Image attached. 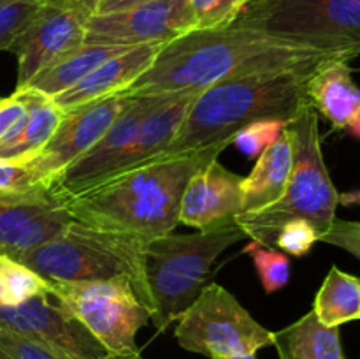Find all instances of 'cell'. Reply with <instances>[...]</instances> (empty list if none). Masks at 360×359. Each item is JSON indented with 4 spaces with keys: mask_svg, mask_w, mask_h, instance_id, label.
<instances>
[{
    "mask_svg": "<svg viewBox=\"0 0 360 359\" xmlns=\"http://www.w3.org/2000/svg\"><path fill=\"white\" fill-rule=\"evenodd\" d=\"M330 58L319 49L273 37L266 32L232 25L217 30H192L164 44L150 69L123 94H199L229 80L271 70L320 65Z\"/></svg>",
    "mask_w": 360,
    "mask_h": 359,
    "instance_id": "obj_1",
    "label": "cell"
},
{
    "mask_svg": "<svg viewBox=\"0 0 360 359\" xmlns=\"http://www.w3.org/2000/svg\"><path fill=\"white\" fill-rule=\"evenodd\" d=\"M231 143L148 162L65 201L74 220L90 227L151 241L179 225L183 192L190 178L220 157Z\"/></svg>",
    "mask_w": 360,
    "mask_h": 359,
    "instance_id": "obj_2",
    "label": "cell"
},
{
    "mask_svg": "<svg viewBox=\"0 0 360 359\" xmlns=\"http://www.w3.org/2000/svg\"><path fill=\"white\" fill-rule=\"evenodd\" d=\"M320 65L253 74L200 92L174 139L155 160L232 143L238 130L259 120L290 123L306 106H311L308 81Z\"/></svg>",
    "mask_w": 360,
    "mask_h": 359,
    "instance_id": "obj_3",
    "label": "cell"
},
{
    "mask_svg": "<svg viewBox=\"0 0 360 359\" xmlns=\"http://www.w3.org/2000/svg\"><path fill=\"white\" fill-rule=\"evenodd\" d=\"M288 129L294 137V168L283 196L264 210L239 213L234 218L246 238L271 248L281 225L294 218L309 222L323 236L336 220L340 204V192L323 160L316 109L306 106L288 123Z\"/></svg>",
    "mask_w": 360,
    "mask_h": 359,
    "instance_id": "obj_4",
    "label": "cell"
},
{
    "mask_svg": "<svg viewBox=\"0 0 360 359\" xmlns=\"http://www.w3.org/2000/svg\"><path fill=\"white\" fill-rule=\"evenodd\" d=\"M148 241L90 227L72 220L51 241L16 257L44 280L86 282L125 278L151 313V294L144 271Z\"/></svg>",
    "mask_w": 360,
    "mask_h": 359,
    "instance_id": "obj_5",
    "label": "cell"
},
{
    "mask_svg": "<svg viewBox=\"0 0 360 359\" xmlns=\"http://www.w3.org/2000/svg\"><path fill=\"white\" fill-rule=\"evenodd\" d=\"M234 222L193 234H165L144 246V271L151 294V322L167 329L210 284L211 267L224 250L245 239Z\"/></svg>",
    "mask_w": 360,
    "mask_h": 359,
    "instance_id": "obj_6",
    "label": "cell"
},
{
    "mask_svg": "<svg viewBox=\"0 0 360 359\" xmlns=\"http://www.w3.org/2000/svg\"><path fill=\"white\" fill-rule=\"evenodd\" d=\"M234 25L348 60L360 55V0H252Z\"/></svg>",
    "mask_w": 360,
    "mask_h": 359,
    "instance_id": "obj_7",
    "label": "cell"
},
{
    "mask_svg": "<svg viewBox=\"0 0 360 359\" xmlns=\"http://www.w3.org/2000/svg\"><path fill=\"white\" fill-rule=\"evenodd\" d=\"M176 340L185 351L227 359L273 345V331L257 322L232 292L207 284L178 319Z\"/></svg>",
    "mask_w": 360,
    "mask_h": 359,
    "instance_id": "obj_8",
    "label": "cell"
},
{
    "mask_svg": "<svg viewBox=\"0 0 360 359\" xmlns=\"http://www.w3.org/2000/svg\"><path fill=\"white\" fill-rule=\"evenodd\" d=\"M48 285L49 296L81 320L109 352L139 351L136 336L151 322V313L129 280H51Z\"/></svg>",
    "mask_w": 360,
    "mask_h": 359,
    "instance_id": "obj_9",
    "label": "cell"
},
{
    "mask_svg": "<svg viewBox=\"0 0 360 359\" xmlns=\"http://www.w3.org/2000/svg\"><path fill=\"white\" fill-rule=\"evenodd\" d=\"M195 28L190 0H153L112 13H91L84 23V42L167 44Z\"/></svg>",
    "mask_w": 360,
    "mask_h": 359,
    "instance_id": "obj_10",
    "label": "cell"
},
{
    "mask_svg": "<svg viewBox=\"0 0 360 359\" xmlns=\"http://www.w3.org/2000/svg\"><path fill=\"white\" fill-rule=\"evenodd\" d=\"M160 99L162 95L130 97L129 104L120 113L115 123L105 130L104 136L46 185L49 192L62 201H67L112 178L144 116L158 104Z\"/></svg>",
    "mask_w": 360,
    "mask_h": 359,
    "instance_id": "obj_11",
    "label": "cell"
},
{
    "mask_svg": "<svg viewBox=\"0 0 360 359\" xmlns=\"http://www.w3.org/2000/svg\"><path fill=\"white\" fill-rule=\"evenodd\" d=\"M129 101L130 95L116 94L65 111L62 123L46 146L34 158L23 162L30 169L35 183L46 187L56 175L86 153L115 123Z\"/></svg>",
    "mask_w": 360,
    "mask_h": 359,
    "instance_id": "obj_12",
    "label": "cell"
},
{
    "mask_svg": "<svg viewBox=\"0 0 360 359\" xmlns=\"http://www.w3.org/2000/svg\"><path fill=\"white\" fill-rule=\"evenodd\" d=\"M72 220L65 201L44 185L25 192H0V253L16 259L55 239Z\"/></svg>",
    "mask_w": 360,
    "mask_h": 359,
    "instance_id": "obj_13",
    "label": "cell"
},
{
    "mask_svg": "<svg viewBox=\"0 0 360 359\" xmlns=\"http://www.w3.org/2000/svg\"><path fill=\"white\" fill-rule=\"evenodd\" d=\"M84 11L70 2L44 4L9 51L18 58V88L84 42Z\"/></svg>",
    "mask_w": 360,
    "mask_h": 359,
    "instance_id": "obj_14",
    "label": "cell"
},
{
    "mask_svg": "<svg viewBox=\"0 0 360 359\" xmlns=\"http://www.w3.org/2000/svg\"><path fill=\"white\" fill-rule=\"evenodd\" d=\"M0 327L35 338L69 359H104L109 354L81 320L51 296H35L18 306H0Z\"/></svg>",
    "mask_w": 360,
    "mask_h": 359,
    "instance_id": "obj_15",
    "label": "cell"
},
{
    "mask_svg": "<svg viewBox=\"0 0 360 359\" xmlns=\"http://www.w3.org/2000/svg\"><path fill=\"white\" fill-rule=\"evenodd\" d=\"M243 176L229 171L218 158L190 178L181 199L179 224L199 231L234 222L243 213Z\"/></svg>",
    "mask_w": 360,
    "mask_h": 359,
    "instance_id": "obj_16",
    "label": "cell"
},
{
    "mask_svg": "<svg viewBox=\"0 0 360 359\" xmlns=\"http://www.w3.org/2000/svg\"><path fill=\"white\" fill-rule=\"evenodd\" d=\"M162 48L164 44L132 46L127 51L105 60L79 83L60 94L53 101L63 111H72L98 99L123 94L141 74L150 69Z\"/></svg>",
    "mask_w": 360,
    "mask_h": 359,
    "instance_id": "obj_17",
    "label": "cell"
},
{
    "mask_svg": "<svg viewBox=\"0 0 360 359\" xmlns=\"http://www.w3.org/2000/svg\"><path fill=\"white\" fill-rule=\"evenodd\" d=\"M308 99L334 129H348L360 116V88L352 76L350 60L330 58L323 62L309 77Z\"/></svg>",
    "mask_w": 360,
    "mask_h": 359,
    "instance_id": "obj_18",
    "label": "cell"
},
{
    "mask_svg": "<svg viewBox=\"0 0 360 359\" xmlns=\"http://www.w3.org/2000/svg\"><path fill=\"white\" fill-rule=\"evenodd\" d=\"M294 168V137L290 129L264 151L255 168L243 178V213L264 210L283 196Z\"/></svg>",
    "mask_w": 360,
    "mask_h": 359,
    "instance_id": "obj_19",
    "label": "cell"
},
{
    "mask_svg": "<svg viewBox=\"0 0 360 359\" xmlns=\"http://www.w3.org/2000/svg\"><path fill=\"white\" fill-rule=\"evenodd\" d=\"M27 104V120L9 143L0 144V160L28 162L46 146L62 123L65 111L48 95L30 88L18 90Z\"/></svg>",
    "mask_w": 360,
    "mask_h": 359,
    "instance_id": "obj_20",
    "label": "cell"
},
{
    "mask_svg": "<svg viewBox=\"0 0 360 359\" xmlns=\"http://www.w3.org/2000/svg\"><path fill=\"white\" fill-rule=\"evenodd\" d=\"M129 48H132V46L83 42L76 49L56 60L55 63H51L48 69L41 70L25 88H30V90L55 99L65 90L72 88L76 83H79L83 77H86L91 70L97 69L105 60L127 51Z\"/></svg>",
    "mask_w": 360,
    "mask_h": 359,
    "instance_id": "obj_21",
    "label": "cell"
},
{
    "mask_svg": "<svg viewBox=\"0 0 360 359\" xmlns=\"http://www.w3.org/2000/svg\"><path fill=\"white\" fill-rule=\"evenodd\" d=\"M280 359H347L340 327L323 326L315 312H308L290 326L273 333Z\"/></svg>",
    "mask_w": 360,
    "mask_h": 359,
    "instance_id": "obj_22",
    "label": "cell"
},
{
    "mask_svg": "<svg viewBox=\"0 0 360 359\" xmlns=\"http://www.w3.org/2000/svg\"><path fill=\"white\" fill-rule=\"evenodd\" d=\"M316 319L329 327L360 319V278L330 267L313 303Z\"/></svg>",
    "mask_w": 360,
    "mask_h": 359,
    "instance_id": "obj_23",
    "label": "cell"
},
{
    "mask_svg": "<svg viewBox=\"0 0 360 359\" xmlns=\"http://www.w3.org/2000/svg\"><path fill=\"white\" fill-rule=\"evenodd\" d=\"M35 296H49L48 280L13 257L0 253V306H18Z\"/></svg>",
    "mask_w": 360,
    "mask_h": 359,
    "instance_id": "obj_24",
    "label": "cell"
},
{
    "mask_svg": "<svg viewBox=\"0 0 360 359\" xmlns=\"http://www.w3.org/2000/svg\"><path fill=\"white\" fill-rule=\"evenodd\" d=\"M250 253L259 273L260 284L267 294L281 291L290 280V260L283 252L271 246H264L257 241H250L245 248Z\"/></svg>",
    "mask_w": 360,
    "mask_h": 359,
    "instance_id": "obj_25",
    "label": "cell"
},
{
    "mask_svg": "<svg viewBox=\"0 0 360 359\" xmlns=\"http://www.w3.org/2000/svg\"><path fill=\"white\" fill-rule=\"evenodd\" d=\"M252 0H190L195 30H217L232 27Z\"/></svg>",
    "mask_w": 360,
    "mask_h": 359,
    "instance_id": "obj_26",
    "label": "cell"
},
{
    "mask_svg": "<svg viewBox=\"0 0 360 359\" xmlns=\"http://www.w3.org/2000/svg\"><path fill=\"white\" fill-rule=\"evenodd\" d=\"M41 7L37 0H0V51H9Z\"/></svg>",
    "mask_w": 360,
    "mask_h": 359,
    "instance_id": "obj_27",
    "label": "cell"
},
{
    "mask_svg": "<svg viewBox=\"0 0 360 359\" xmlns=\"http://www.w3.org/2000/svg\"><path fill=\"white\" fill-rule=\"evenodd\" d=\"M287 125L283 120H259L238 130L232 137V144L248 158L260 157L283 134Z\"/></svg>",
    "mask_w": 360,
    "mask_h": 359,
    "instance_id": "obj_28",
    "label": "cell"
},
{
    "mask_svg": "<svg viewBox=\"0 0 360 359\" xmlns=\"http://www.w3.org/2000/svg\"><path fill=\"white\" fill-rule=\"evenodd\" d=\"M320 239L319 231L309 222L302 218L285 222L276 232L274 238V248L280 252H287L294 257H302L309 253L316 241Z\"/></svg>",
    "mask_w": 360,
    "mask_h": 359,
    "instance_id": "obj_29",
    "label": "cell"
},
{
    "mask_svg": "<svg viewBox=\"0 0 360 359\" xmlns=\"http://www.w3.org/2000/svg\"><path fill=\"white\" fill-rule=\"evenodd\" d=\"M0 347L13 359H69L56 348L7 327H0Z\"/></svg>",
    "mask_w": 360,
    "mask_h": 359,
    "instance_id": "obj_30",
    "label": "cell"
},
{
    "mask_svg": "<svg viewBox=\"0 0 360 359\" xmlns=\"http://www.w3.org/2000/svg\"><path fill=\"white\" fill-rule=\"evenodd\" d=\"M27 120V104L18 90L0 99V144L16 137Z\"/></svg>",
    "mask_w": 360,
    "mask_h": 359,
    "instance_id": "obj_31",
    "label": "cell"
},
{
    "mask_svg": "<svg viewBox=\"0 0 360 359\" xmlns=\"http://www.w3.org/2000/svg\"><path fill=\"white\" fill-rule=\"evenodd\" d=\"M320 241L329 243L341 250H347L360 260V222L334 220L329 231L320 236Z\"/></svg>",
    "mask_w": 360,
    "mask_h": 359,
    "instance_id": "obj_32",
    "label": "cell"
},
{
    "mask_svg": "<svg viewBox=\"0 0 360 359\" xmlns=\"http://www.w3.org/2000/svg\"><path fill=\"white\" fill-rule=\"evenodd\" d=\"M37 187L23 162L0 160V192H25Z\"/></svg>",
    "mask_w": 360,
    "mask_h": 359,
    "instance_id": "obj_33",
    "label": "cell"
},
{
    "mask_svg": "<svg viewBox=\"0 0 360 359\" xmlns=\"http://www.w3.org/2000/svg\"><path fill=\"white\" fill-rule=\"evenodd\" d=\"M146 2H153V0H101L94 13H112V11L129 9V7L141 6Z\"/></svg>",
    "mask_w": 360,
    "mask_h": 359,
    "instance_id": "obj_34",
    "label": "cell"
},
{
    "mask_svg": "<svg viewBox=\"0 0 360 359\" xmlns=\"http://www.w3.org/2000/svg\"><path fill=\"white\" fill-rule=\"evenodd\" d=\"M340 204H343V206H347V208L359 206L360 204V189L352 190V192L340 194Z\"/></svg>",
    "mask_w": 360,
    "mask_h": 359,
    "instance_id": "obj_35",
    "label": "cell"
},
{
    "mask_svg": "<svg viewBox=\"0 0 360 359\" xmlns=\"http://www.w3.org/2000/svg\"><path fill=\"white\" fill-rule=\"evenodd\" d=\"M69 2L74 4L76 7H79V9L84 11L86 14H91L101 0H69Z\"/></svg>",
    "mask_w": 360,
    "mask_h": 359,
    "instance_id": "obj_36",
    "label": "cell"
},
{
    "mask_svg": "<svg viewBox=\"0 0 360 359\" xmlns=\"http://www.w3.org/2000/svg\"><path fill=\"white\" fill-rule=\"evenodd\" d=\"M104 359H144V358L141 355L139 351H134V352H120V354H116V352H109Z\"/></svg>",
    "mask_w": 360,
    "mask_h": 359,
    "instance_id": "obj_37",
    "label": "cell"
},
{
    "mask_svg": "<svg viewBox=\"0 0 360 359\" xmlns=\"http://www.w3.org/2000/svg\"><path fill=\"white\" fill-rule=\"evenodd\" d=\"M348 129H350V130H352V132H354V134H355V136H357V137H360V116H359V118H357V120H355V122H354V123H352V125H350V127H348Z\"/></svg>",
    "mask_w": 360,
    "mask_h": 359,
    "instance_id": "obj_38",
    "label": "cell"
},
{
    "mask_svg": "<svg viewBox=\"0 0 360 359\" xmlns=\"http://www.w3.org/2000/svg\"><path fill=\"white\" fill-rule=\"evenodd\" d=\"M37 2H41L42 6H44V4H63V2H69V0H37Z\"/></svg>",
    "mask_w": 360,
    "mask_h": 359,
    "instance_id": "obj_39",
    "label": "cell"
},
{
    "mask_svg": "<svg viewBox=\"0 0 360 359\" xmlns=\"http://www.w3.org/2000/svg\"><path fill=\"white\" fill-rule=\"evenodd\" d=\"M227 359H257L255 354H246V355H234V358H227Z\"/></svg>",
    "mask_w": 360,
    "mask_h": 359,
    "instance_id": "obj_40",
    "label": "cell"
},
{
    "mask_svg": "<svg viewBox=\"0 0 360 359\" xmlns=\"http://www.w3.org/2000/svg\"><path fill=\"white\" fill-rule=\"evenodd\" d=\"M0 359H13V358H11V355H9V354H7V352H6V351H4V348H2V347H0Z\"/></svg>",
    "mask_w": 360,
    "mask_h": 359,
    "instance_id": "obj_41",
    "label": "cell"
}]
</instances>
